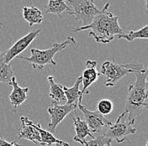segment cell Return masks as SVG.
Here are the masks:
<instances>
[{
    "label": "cell",
    "instance_id": "obj_20",
    "mask_svg": "<svg viewBox=\"0 0 148 146\" xmlns=\"http://www.w3.org/2000/svg\"><path fill=\"white\" fill-rule=\"evenodd\" d=\"M117 37L118 39H125L130 42L136 39H148V25L138 30H130L127 34L125 33Z\"/></svg>",
    "mask_w": 148,
    "mask_h": 146
},
{
    "label": "cell",
    "instance_id": "obj_30",
    "mask_svg": "<svg viewBox=\"0 0 148 146\" xmlns=\"http://www.w3.org/2000/svg\"><path fill=\"white\" fill-rule=\"evenodd\" d=\"M0 25H3V24H1V23H0Z\"/></svg>",
    "mask_w": 148,
    "mask_h": 146
},
{
    "label": "cell",
    "instance_id": "obj_19",
    "mask_svg": "<svg viewBox=\"0 0 148 146\" xmlns=\"http://www.w3.org/2000/svg\"><path fill=\"white\" fill-rule=\"evenodd\" d=\"M36 128L38 132L40 133V139H41V146H50L54 145V144H62V145H66L67 144L66 142H64L62 140L57 139L53 135V134L50 133L47 130H44L41 128L40 124L39 123H37Z\"/></svg>",
    "mask_w": 148,
    "mask_h": 146
},
{
    "label": "cell",
    "instance_id": "obj_12",
    "mask_svg": "<svg viewBox=\"0 0 148 146\" xmlns=\"http://www.w3.org/2000/svg\"><path fill=\"white\" fill-rule=\"evenodd\" d=\"M11 86L13 87V90L9 94V98L11 105H13L14 107L13 112L16 113V108L23 102H25V101L28 98L27 92L29 91V87H20L17 83L15 76H14L11 80Z\"/></svg>",
    "mask_w": 148,
    "mask_h": 146
},
{
    "label": "cell",
    "instance_id": "obj_8",
    "mask_svg": "<svg viewBox=\"0 0 148 146\" xmlns=\"http://www.w3.org/2000/svg\"><path fill=\"white\" fill-rule=\"evenodd\" d=\"M77 102L73 104H59L55 101H51L50 107L48 108L47 112L50 114L51 121L49 122L47 127L49 132L53 134L55 133L56 128L58 124L72 112L77 108Z\"/></svg>",
    "mask_w": 148,
    "mask_h": 146
},
{
    "label": "cell",
    "instance_id": "obj_11",
    "mask_svg": "<svg viewBox=\"0 0 148 146\" xmlns=\"http://www.w3.org/2000/svg\"><path fill=\"white\" fill-rule=\"evenodd\" d=\"M97 61L88 60L86 61V68L83 72L81 76L82 77V84H83V89L81 90V95L83 98L84 94H88V88L96 82L100 75L96 69Z\"/></svg>",
    "mask_w": 148,
    "mask_h": 146
},
{
    "label": "cell",
    "instance_id": "obj_3",
    "mask_svg": "<svg viewBox=\"0 0 148 146\" xmlns=\"http://www.w3.org/2000/svg\"><path fill=\"white\" fill-rule=\"evenodd\" d=\"M76 44V40L73 36L67 37L65 40L61 43H56L51 48L47 50H38L36 48L30 49V56H17L16 58L26 61L30 63L33 69L35 70H42L46 66L47 67H55L56 62L54 56L58 52L63 50L68 46H74Z\"/></svg>",
    "mask_w": 148,
    "mask_h": 146
},
{
    "label": "cell",
    "instance_id": "obj_9",
    "mask_svg": "<svg viewBox=\"0 0 148 146\" xmlns=\"http://www.w3.org/2000/svg\"><path fill=\"white\" fill-rule=\"evenodd\" d=\"M40 32V30L38 29L28 33L27 35H25V36L19 39L18 41H16V43H14L9 49L3 51V55L4 62L6 64H9L14 58H16L23 51H25V50H26L29 46L35 40V39L39 35Z\"/></svg>",
    "mask_w": 148,
    "mask_h": 146
},
{
    "label": "cell",
    "instance_id": "obj_21",
    "mask_svg": "<svg viewBox=\"0 0 148 146\" xmlns=\"http://www.w3.org/2000/svg\"><path fill=\"white\" fill-rule=\"evenodd\" d=\"M110 138L104 137L103 135H99L97 137L91 138L89 140L85 141V146H106L111 144Z\"/></svg>",
    "mask_w": 148,
    "mask_h": 146
},
{
    "label": "cell",
    "instance_id": "obj_17",
    "mask_svg": "<svg viewBox=\"0 0 148 146\" xmlns=\"http://www.w3.org/2000/svg\"><path fill=\"white\" fill-rule=\"evenodd\" d=\"M65 11H66L69 15L72 9L67 6L64 0H49L46 6V14H52L62 17V14Z\"/></svg>",
    "mask_w": 148,
    "mask_h": 146
},
{
    "label": "cell",
    "instance_id": "obj_2",
    "mask_svg": "<svg viewBox=\"0 0 148 146\" xmlns=\"http://www.w3.org/2000/svg\"><path fill=\"white\" fill-rule=\"evenodd\" d=\"M146 67L135 73L136 81L128 89V94L125 101L124 112L131 124L135 123L136 119L142 113L144 104L148 100L147 85L146 83Z\"/></svg>",
    "mask_w": 148,
    "mask_h": 146
},
{
    "label": "cell",
    "instance_id": "obj_16",
    "mask_svg": "<svg viewBox=\"0 0 148 146\" xmlns=\"http://www.w3.org/2000/svg\"><path fill=\"white\" fill-rule=\"evenodd\" d=\"M48 82L50 84V92H49V97L52 99V101H55L58 102L59 104L61 102H66V96H65L64 91H63V86L61 84H57L54 82V77L52 76H49L47 77Z\"/></svg>",
    "mask_w": 148,
    "mask_h": 146
},
{
    "label": "cell",
    "instance_id": "obj_15",
    "mask_svg": "<svg viewBox=\"0 0 148 146\" xmlns=\"http://www.w3.org/2000/svg\"><path fill=\"white\" fill-rule=\"evenodd\" d=\"M23 17L25 20L29 23V26L34 25H40L43 21V14L35 6L31 7H24L23 8Z\"/></svg>",
    "mask_w": 148,
    "mask_h": 146
},
{
    "label": "cell",
    "instance_id": "obj_1",
    "mask_svg": "<svg viewBox=\"0 0 148 146\" xmlns=\"http://www.w3.org/2000/svg\"><path fill=\"white\" fill-rule=\"evenodd\" d=\"M119 17L114 16L108 9L97 15L92 22L87 26L75 28L73 32L77 33L86 29H90L89 35L92 36L96 42L102 44H109L114 39L125 34L124 30L119 25Z\"/></svg>",
    "mask_w": 148,
    "mask_h": 146
},
{
    "label": "cell",
    "instance_id": "obj_22",
    "mask_svg": "<svg viewBox=\"0 0 148 146\" xmlns=\"http://www.w3.org/2000/svg\"><path fill=\"white\" fill-rule=\"evenodd\" d=\"M97 108H98L97 111L103 116L108 115L113 111L114 105H113V102L109 99H102L98 102Z\"/></svg>",
    "mask_w": 148,
    "mask_h": 146
},
{
    "label": "cell",
    "instance_id": "obj_10",
    "mask_svg": "<svg viewBox=\"0 0 148 146\" xmlns=\"http://www.w3.org/2000/svg\"><path fill=\"white\" fill-rule=\"evenodd\" d=\"M20 121H21V125L18 129L16 140L25 138L32 142L35 145H38V144L40 145L41 139L40 136V133L38 132L36 128L37 122L29 120L27 117L25 116H22L20 118Z\"/></svg>",
    "mask_w": 148,
    "mask_h": 146
},
{
    "label": "cell",
    "instance_id": "obj_6",
    "mask_svg": "<svg viewBox=\"0 0 148 146\" xmlns=\"http://www.w3.org/2000/svg\"><path fill=\"white\" fill-rule=\"evenodd\" d=\"M136 133V128H134L133 124L130 123L127 114L123 112L118 117L117 120L108 127L103 136L110 138L111 140L114 139L118 144H121L127 140L129 135L135 134Z\"/></svg>",
    "mask_w": 148,
    "mask_h": 146
},
{
    "label": "cell",
    "instance_id": "obj_25",
    "mask_svg": "<svg viewBox=\"0 0 148 146\" xmlns=\"http://www.w3.org/2000/svg\"><path fill=\"white\" fill-rule=\"evenodd\" d=\"M54 146H70V145H69V144L67 143V144H66V145H62V144H55V145Z\"/></svg>",
    "mask_w": 148,
    "mask_h": 146
},
{
    "label": "cell",
    "instance_id": "obj_27",
    "mask_svg": "<svg viewBox=\"0 0 148 146\" xmlns=\"http://www.w3.org/2000/svg\"><path fill=\"white\" fill-rule=\"evenodd\" d=\"M145 1V3H146V8H147V9L148 10V0H144Z\"/></svg>",
    "mask_w": 148,
    "mask_h": 146
},
{
    "label": "cell",
    "instance_id": "obj_14",
    "mask_svg": "<svg viewBox=\"0 0 148 146\" xmlns=\"http://www.w3.org/2000/svg\"><path fill=\"white\" fill-rule=\"evenodd\" d=\"M81 84H82V77L79 76L76 80V82L72 87H66L63 86L62 88H63V91L66 96V104H73L77 102V103L82 102L83 98L81 95V90L79 89V87Z\"/></svg>",
    "mask_w": 148,
    "mask_h": 146
},
{
    "label": "cell",
    "instance_id": "obj_4",
    "mask_svg": "<svg viewBox=\"0 0 148 146\" xmlns=\"http://www.w3.org/2000/svg\"><path fill=\"white\" fill-rule=\"evenodd\" d=\"M144 65L138 62H132L128 64H118L116 62L106 61L101 65L100 74L105 77L104 85L107 87H114L117 82L130 73H135L142 69Z\"/></svg>",
    "mask_w": 148,
    "mask_h": 146
},
{
    "label": "cell",
    "instance_id": "obj_18",
    "mask_svg": "<svg viewBox=\"0 0 148 146\" xmlns=\"http://www.w3.org/2000/svg\"><path fill=\"white\" fill-rule=\"evenodd\" d=\"M14 76V70L11 65L4 62L3 52L0 49V83L11 86V80Z\"/></svg>",
    "mask_w": 148,
    "mask_h": 146
},
{
    "label": "cell",
    "instance_id": "obj_7",
    "mask_svg": "<svg viewBox=\"0 0 148 146\" xmlns=\"http://www.w3.org/2000/svg\"><path fill=\"white\" fill-rule=\"evenodd\" d=\"M77 107L83 113L84 121L87 123L90 132L103 135L108 127L112 123L110 121L105 119L98 111H90L81 103H77Z\"/></svg>",
    "mask_w": 148,
    "mask_h": 146
},
{
    "label": "cell",
    "instance_id": "obj_26",
    "mask_svg": "<svg viewBox=\"0 0 148 146\" xmlns=\"http://www.w3.org/2000/svg\"><path fill=\"white\" fill-rule=\"evenodd\" d=\"M144 108H146V109L148 111V100L146 102V103L144 104Z\"/></svg>",
    "mask_w": 148,
    "mask_h": 146
},
{
    "label": "cell",
    "instance_id": "obj_13",
    "mask_svg": "<svg viewBox=\"0 0 148 146\" xmlns=\"http://www.w3.org/2000/svg\"><path fill=\"white\" fill-rule=\"evenodd\" d=\"M72 119L73 122L74 128H75V132H76V134L73 137V140L79 143L80 145H84L86 138L88 136H89L90 138H93L92 133L90 132V129L88 128L87 123L84 120H82L80 119L77 116V113H75V117L72 116Z\"/></svg>",
    "mask_w": 148,
    "mask_h": 146
},
{
    "label": "cell",
    "instance_id": "obj_5",
    "mask_svg": "<svg viewBox=\"0 0 148 146\" xmlns=\"http://www.w3.org/2000/svg\"><path fill=\"white\" fill-rule=\"evenodd\" d=\"M72 6V12L69 15H74L76 21H81L82 26H87L92 22L97 15L109 9L110 3H106L103 9H99L94 0H64Z\"/></svg>",
    "mask_w": 148,
    "mask_h": 146
},
{
    "label": "cell",
    "instance_id": "obj_29",
    "mask_svg": "<svg viewBox=\"0 0 148 146\" xmlns=\"http://www.w3.org/2000/svg\"><path fill=\"white\" fill-rule=\"evenodd\" d=\"M108 146H112V145H111V144H110V145H108Z\"/></svg>",
    "mask_w": 148,
    "mask_h": 146
},
{
    "label": "cell",
    "instance_id": "obj_23",
    "mask_svg": "<svg viewBox=\"0 0 148 146\" xmlns=\"http://www.w3.org/2000/svg\"><path fill=\"white\" fill-rule=\"evenodd\" d=\"M0 146H20L18 145L15 141L13 142H8L5 139H3V138L0 137Z\"/></svg>",
    "mask_w": 148,
    "mask_h": 146
},
{
    "label": "cell",
    "instance_id": "obj_28",
    "mask_svg": "<svg viewBox=\"0 0 148 146\" xmlns=\"http://www.w3.org/2000/svg\"><path fill=\"white\" fill-rule=\"evenodd\" d=\"M146 146H148V140H147V145Z\"/></svg>",
    "mask_w": 148,
    "mask_h": 146
},
{
    "label": "cell",
    "instance_id": "obj_24",
    "mask_svg": "<svg viewBox=\"0 0 148 146\" xmlns=\"http://www.w3.org/2000/svg\"><path fill=\"white\" fill-rule=\"evenodd\" d=\"M145 79H146V83H147V85H148V68L146 69V76H145Z\"/></svg>",
    "mask_w": 148,
    "mask_h": 146
}]
</instances>
